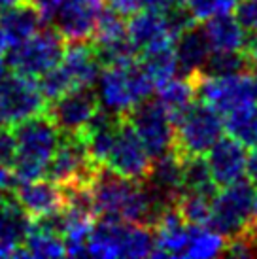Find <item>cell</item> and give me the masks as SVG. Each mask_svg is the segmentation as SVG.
Masks as SVG:
<instances>
[{"instance_id":"cell-21","label":"cell","mask_w":257,"mask_h":259,"mask_svg":"<svg viewBox=\"0 0 257 259\" xmlns=\"http://www.w3.org/2000/svg\"><path fill=\"white\" fill-rule=\"evenodd\" d=\"M174 53H176L178 72H182L184 76L200 72L208 55L212 53L204 29L197 27V23H193L187 29L182 30L174 42Z\"/></svg>"},{"instance_id":"cell-7","label":"cell","mask_w":257,"mask_h":259,"mask_svg":"<svg viewBox=\"0 0 257 259\" xmlns=\"http://www.w3.org/2000/svg\"><path fill=\"white\" fill-rule=\"evenodd\" d=\"M64 53V40L61 34L48 27V29L36 30L25 42L10 48L6 53V65L14 72L27 76V78L38 79L51 68L59 65Z\"/></svg>"},{"instance_id":"cell-30","label":"cell","mask_w":257,"mask_h":259,"mask_svg":"<svg viewBox=\"0 0 257 259\" xmlns=\"http://www.w3.org/2000/svg\"><path fill=\"white\" fill-rule=\"evenodd\" d=\"M184 191H195L210 197L216 195V184L202 155L184 159Z\"/></svg>"},{"instance_id":"cell-17","label":"cell","mask_w":257,"mask_h":259,"mask_svg":"<svg viewBox=\"0 0 257 259\" xmlns=\"http://www.w3.org/2000/svg\"><path fill=\"white\" fill-rule=\"evenodd\" d=\"M128 17L131 21L127 23V38L138 55L161 42L176 40V32L170 27L166 10L164 12L140 10Z\"/></svg>"},{"instance_id":"cell-20","label":"cell","mask_w":257,"mask_h":259,"mask_svg":"<svg viewBox=\"0 0 257 259\" xmlns=\"http://www.w3.org/2000/svg\"><path fill=\"white\" fill-rule=\"evenodd\" d=\"M127 227V222L114 220V218H100L99 222L95 220L91 233L87 237V255L102 259L123 257Z\"/></svg>"},{"instance_id":"cell-18","label":"cell","mask_w":257,"mask_h":259,"mask_svg":"<svg viewBox=\"0 0 257 259\" xmlns=\"http://www.w3.org/2000/svg\"><path fill=\"white\" fill-rule=\"evenodd\" d=\"M151 229H155V250L151 257H184L189 240V225L184 222L174 204L161 210Z\"/></svg>"},{"instance_id":"cell-13","label":"cell","mask_w":257,"mask_h":259,"mask_svg":"<svg viewBox=\"0 0 257 259\" xmlns=\"http://www.w3.org/2000/svg\"><path fill=\"white\" fill-rule=\"evenodd\" d=\"M48 115L55 123L61 135H81L100 110L97 93L93 87L72 89L50 102Z\"/></svg>"},{"instance_id":"cell-6","label":"cell","mask_w":257,"mask_h":259,"mask_svg":"<svg viewBox=\"0 0 257 259\" xmlns=\"http://www.w3.org/2000/svg\"><path fill=\"white\" fill-rule=\"evenodd\" d=\"M48 102L40 93L36 79L14 72L0 57V125H17L19 121L42 114Z\"/></svg>"},{"instance_id":"cell-14","label":"cell","mask_w":257,"mask_h":259,"mask_svg":"<svg viewBox=\"0 0 257 259\" xmlns=\"http://www.w3.org/2000/svg\"><path fill=\"white\" fill-rule=\"evenodd\" d=\"M206 165L216 187L229 186L233 182L244 178L248 151L233 137H222L206 151Z\"/></svg>"},{"instance_id":"cell-22","label":"cell","mask_w":257,"mask_h":259,"mask_svg":"<svg viewBox=\"0 0 257 259\" xmlns=\"http://www.w3.org/2000/svg\"><path fill=\"white\" fill-rule=\"evenodd\" d=\"M157 102L159 106L170 115L174 123L178 121L191 104L197 101V72L187 74L182 78H170L157 87Z\"/></svg>"},{"instance_id":"cell-31","label":"cell","mask_w":257,"mask_h":259,"mask_svg":"<svg viewBox=\"0 0 257 259\" xmlns=\"http://www.w3.org/2000/svg\"><path fill=\"white\" fill-rule=\"evenodd\" d=\"M250 63L244 55V51H212L208 55L200 74L206 76H231V74L246 72Z\"/></svg>"},{"instance_id":"cell-5","label":"cell","mask_w":257,"mask_h":259,"mask_svg":"<svg viewBox=\"0 0 257 259\" xmlns=\"http://www.w3.org/2000/svg\"><path fill=\"white\" fill-rule=\"evenodd\" d=\"M223 137V117L206 102H193L174 123V148L182 159L204 155Z\"/></svg>"},{"instance_id":"cell-11","label":"cell","mask_w":257,"mask_h":259,"mask_svg":"<svg viewBox=\"0 0 257 259\" xmlns=\"http://www.w3.org/2000/svg\"><path fill=\"white\" fill-rule=\"evenodd\" d=\"M125 119L135 129L140 142L148 150L151 159H157L174 148V121L166 114L159 102L150 99L136 104L125 114Z\"/></svg>"},{"instance_id":"cell-12","label":"cell","mask_w":257,"mask_h":259,"mask_svg":"<svg viewBox=\"0 0 257 259\" xmlns=\"http://www.w3.org/2000/svg\"><path fill=\"white\" fill-rule=\"evenodd\" d=\"M151 163L153 159L140 142L135 129L128 125L125 115H119L114 144L108 153L104 168L127 180L144 182L151 170Z\"/></svg>"},{"instance_id":"cell-23","label":"cell","mask_w":257,"mask_h":259,"mask_svg":"<svg viewBox=\"0 0 257 259\" xmlns=\"http://www.w3.org/2000/svg\"><path fill=\"white\" fill-rule=\"evenodd\" d=\"M0 27L4 30L8 48H14L30 38L42 27V17L34 4L21 0L19 4H15L14 8L0 14Z\"/></svg>"},{"instance_id":"cell-32","label":"cell","mask_w":257,"mask_h":259,"mask_svg":"<svg viewBox=\"0 0 257 259\" xmlns=\"http://www.w3.org/2000/svg\"><path fill=\"white\" fill-rule=\"evenodd\" d=\"M240 0H187V10L195 21H208L216 15L231 14Z\"/></svg>"},{"instance_id":"cell-19","label":"cell","mask_w":257,"mask_h":259,"mask_svg":"<svg viewBox=\"0 0 257 259\" xmlns=\"http://www.w3.org/2000/svg\"><path fill=\"white\" fill-rule=\"evenodd\" d=\"M32 229V218L17 202L14 195H2L0 199V246H4L12 257H27L23 248L25 238Z\"/></svg>"},{"instance_id":"cell-28","label":"cell","mask_w":257,"mask_h":259,"mask_svg":"<svg viewBox=\"0 0 257 259\" xmlns=\"http://www.w3.org/2000/svg\"><path fill=\"white\" fill-rule=\"evenodd\" d=\"M223 129H227L229 137L246 148H257V104L242 106L225 114Z\"/></svg>"},{"instance_id":"cell-34","label":"cell","mask_w":257,"mask_h":259,"mask_svg":"<svg viewBox=\"0 0 257 259\" xmlns=\"http://www.w3.org/2000/svg\"><path fill=\"white\" fill-rule=\"evenodd\" d=\"M15 155V137L10 125H0V163L4 166H12Z\"/></svg>"},{"instance_id":"cell-37","label":"cell","mask_w":257,"mask_h":259,"mask_svg":"<svg viewBox=\"0 0 257 259\" xmlns=\"http://www.w3.org/2000/svg\"><path fill=\"white\" fill-rule=\"evenodd\" d=\"M10 182H12L10 168L0 163V189H2V191H4V189H8V187H10Z\"/></svg>"},{"instance_id":"cell-35","label":"cell","mask_w":257,"mask_h":259,"mask_svg":"<svg viewBox=\"0 0 257 259\" xmlns=\"http://www.w3.org/2000/svg\"><path fill=\"white\" fill-rule=\"evenodd\" d=\"M102 2H106L112 12L123 15V17H128V15L138 12V2L136 0H102Z\"/></svg>"},{"instance_id":"cell-10","label":"cell","mask_w":257,"mask_h":259,"mask_svg":"<svg viewBox=\"0 0 257 259\" xmlns=\"http://www.w3.org/2000/svg\"><path fill=\"white\" fill-rule=\"evenodd\" d=\"M197 97L222 115L236 108L257 104V93L250 72L231 76H206L197 72Z\"/></svg>"},{"instance_id":"cell-26","label":"cell","mask_w":257,"mask_h":259,"mask_svg":"<svg viewBox=\"0 0 257 259\" xmlns=\"http://www.w3.org/2000/svg\"><path fill=\"white\" fill-rule=\"evenodd\" d=\"M23 248L27 252V257H61L66 255L64 240L57 231H53L50 225H46L42 220H32V229L29 237L25 238Z\"/></svg>"},{"instance_id":"cell-2","label":"cell","mask_w":257,"mask_h":259,"mask_svg":"<svg viewBox=\"0 0 257 259\" xmlns=\"http://www.w3.org/2000/svg\"><path fill=\"white\" fill-rule=\"evenodd\" d=\"M15 137V155L12 163V180L27 182L42 178L48 163L57 150L61 133L46 112L12 125Z\"/></svg>"},{"instance_id":"cell-3","label":"cell","mask_w":257,"mask_h":259,"mask_svg":"<svg viewBox=\"0 0 257 259\" xmlns=\"http://www.w3.org/2000/svg\"><path fill=\"white\" fill-rule=\"evenodd\" d=\"M97 99L100 108L114 115H125L136 104L150 99L153 93V81L144 72L138 61L127 65L104 66L97 78Z\"/></svg>"},{"instance_id":"cell-16","label":"cell","mask_w":257,"mask_h":259,"mask_svg":"<svg viewBox=\"0 0 257 259\" xmlns=\"http://www.w3.org/2000/svg\"><path fill=\"white\" fill-rule=\"evenodd\" d=\"M14 197L32 220L55 214L66 204V193L59 184L42 178L17 182Z\"/></svg>"},{"instance_id":"cell-38","label":"cell","mask_w":257,"mask_h":259,"mask_svg":"<svg viewBox=\"0 0 257 259\" xmlns=\"http://www.w3.org/2000/svg\"><path fill=\"white\" fill-rule=\"evenodd\" d=\"M21 0H0V14H4L6 10H10V8H14L15 4H19Z\"/></svg>"},{"instance_id":"cell-1","label":"cell","mask_w":257,"mask_h":259,"mask_svg":"<svg viewBox=\"0 0 257 259\" xmlns=\"http://www.w3.org/2000/svg\"><path fill=\"white\" fill-rule=\"evenodd\" d=\"M91 204L97 218H114L127 223L153 225L164 204L144 182L121 178L100 168L89 186Z\"/></svg>"},{"instance_id":"cell-25","label":"cell","mask_w":257,"mask_h":259,"mask_svg":"<svg viewBox=\"0 0 257 259\" xmlns=\"http://www.w3.org/2000/svg\"><path fill=\"white\" fill-rule=\"evenodd\" d=\"M174 42L176 40H168V42H161L153 46L150 50L142 51L140 55V66L144 72L150 76L153 85L159 87L164 83L166 79H170L178 72V65H176V53H174Z\"/></svg>"},{"instance_id":"cell-9","label":"cell","mask_w":257,"mask_h":259,"mask_svg":"<svg viewBox=\"0 0 257 259\" xmlns=\"http://www.w3.org/2000/svg\"><path fill=\"white\" fill-rule=\"evenodd\" d=\"M253 184L250 180L233 182L223 186L222 191L212 197L210 208V227L216 229L225 238H231L242 233L251 218V204H253Z\"/></svg>"},{"instance_id":"cell-36","label":"cell","mask_w":257,"mask_h":259,"mask_svg":"<svg viewBox=\"0 0 257 259\" xmlns=\"http://www.w3.org/2000/svg\"><path fill=\"white\" fill-rule=\"evenodd\" d=\"M244 55L248 59L250 66H257V32L250 42H246V46H244Z\"/></svg>"},{"instance_id":"cell-29","label":"cell","mask_w":257,"mask_h":259,"mask_svg":"<svg viewBox=\"0 0 257 259\" xmlns=\"http://www.w3.org/2000/svg\"><path fill=\"white\" fill-rule=\"evenodd\" d=\"M174 206L187 225H208L210 223V208H212L210 195L182 191L178 199L174 201Z\"/></svg>"},{"instance_id":"cell-41","label":"cell","mask_w":257,"mask_h":259,"mask_svg":"<svg viewBox=\"0 0 257 259\" xmlns=\"http://www.w3.org/2000/svg\"><path fill=\"white\" fill-rule=\"evenodd\" d=\"M0 199H2V189H0Z\"/></svg>"},{"instance_id":"cell-40","label":"cell","mask_w":257,"mask_h":259,"mask_svg":"<svg viewBox=\"0 0 257 259\" xmlns=\"http://www.w3.org/2000/svg\"><path fill=\"white\" fill-rule=\"evenodd\" d=\"M170 8H184L187 4V0H166Z\"/></svg>"},{"instance_id":"cell-39","label":"cell","mask_w":257,"mask_h":259,"mask_svg":"<svg viewBox=\"0 0 257 259\" xmlns=\"http://www.w3.org/2000/svg\"><path fill=\"white\" fill-rule=\"evenodd\" d=\"M8 51V42H6V36H4V30L0 27V57H4Z\"/></svg>"},{"instance_id":"cell-33","label":"cell","mask_w":257,"mask_h":259,"mask_svg":"<svg viewBox=\"0 0 257 259\" xmlns=\"http://www.w3.org/2000/svg\"><path fill=\"white\" fill-rule=\"evenodd\" d=\"M236 21L244 27V30L257 32V0H240L236 4Z\"/></svg>"},{"instance_id":"cell-4","label":"cell","mask_w":257,"mask_h":259,"mask_svg":"<svg viewBox=\"0 0 257 259\" xmlns=\"http://www.w3.org/2000/svg\"><path fill=\"white\" fill-rule=\"evenodd\" d=\"M42 23L63 36L64 42H91L102 0H32Z\"/></svg>"},{"instance_id":"cell-8","label":"cell","mask_w":257,"mask_h":259,"mask_svg":"<svg viewBox=\"0 0 257 259\" xmlns=\"http://www.w3.org/2000/svg\"><path fill=\"white\" fill-rule=\"evenodd\" d=\"M102 166L89 157L85 144L78 135H61L57 150L48 163L46 176L64 189L89 187Z\"/></svg>"},{"instance_id":"cell-15","label":"cell","mask_w":257,"mask_h":259,"mask_svg":"<svg viewBox=\"0 0 257 259\" xmlns=\"http://www.w3.org/2000/svg\"><path fill=\"white\" fill-rule=\"evenodd\" d=\"M70 46L64 48L63 59L59 61V72L63 74L68 87L81 89V87H93L100 74L99 57L95 53L93 46L89 42H68Z\"/></svg>"},{"instance_id":"cell-27","label":"cell","mask_w":257,"mask_h":259,"mask_svg":"<svg viewBox=\"0 0 257 259\" xmlns=\"http://www.w3.org/2000/svg\"><path fill=\"white\" fill-rule=\"evenodd\" d=\"M223 250H225V237L216 229H212L210 225H189V240L184 257H216L222 255Z\"/></svg>"},{"instance_id":"cell-24","label":"cell","mask_w":257,"mask_h":259,"mask_svg":"<svg viewBox=\"0 0 257 259\" xmlns=\"http://www.w3.org/2000/svg\"><path fill=\"white\" fill-rule=\"evenodd\" d=\"M202 29L212 51H244L246 30L231 14L208 19Z\"/></svg>"}]
</instances>
